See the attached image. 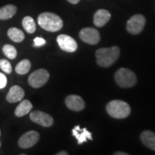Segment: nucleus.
Here are the masks:
<instances>
[{
	"instance_id": "nucleus-16",
	"label": "nucleus",
	"mask_w": 155,
	"mask_h": 155,
	"mask_svg": "<svg viewBox=\"0 0 155 155\" xmlns=\"http://www.w3.org/2000/svg\"><path fill=\"white\" fill-rule=\"evenodd\" d=\"M32 109V104L28 100H23L15 108V114L17 117H22L30 113Z\"/></svg>"
},
{
	"instance_id": "nucleus-27",
	"label": "nucleus",
	"mask_w": 155,
	"mask_h": 155,
	"mask_svg": "<svg viewBox=\"0 0 155 155\" xmlns=\"http://www.w3.org/2000/svg\"><path fill=\"white\" fill-rule=\"evenodd\" d=\"M56 154L57 155H68V153L67 152H65V151H61V152H58Z\"/></svg>"
},
{
	"instance_id": "nucleus-20",
	"label": "nucleus",
	"mask_w": 155,
	"mask_h": 155,
	"mask_svg": "<svg viewBox=\"0 0 155 155\" xmlns=\"http://www.w3.org/2000/svg\"><path fill=\"white\" fill-rule=\"evenodd\" d=\"M22 26L28 33L32 34L36 30V25L35 20L30 16L24 17L22 19Z\"/></svg>"
},
{
	"instance_id": "nucleus-15",
	"label": "nucleus",
	"mask_w": 155,
	"mask_h": 155,
	"mask_svg": "<svg viewBox=\"0 0 155 155\" xmlns=\"http://www.w3.org/2000/svg\"><path fill=\"white\" fill-rule=\"evenodd\" d=\"M140 138L145 146L155 151V133L149 130L144 131L141 134Z\"/></svg>"
},
{
	"instance_id": "nucleus-6",
	"label": "nucleus",
	"mask_w": 155,
	"mask_h": 155,
	"mask_svg": "<svg viewBox=\"0 0 155 155\" xmlns=\"http://www.w3.org/2000/svg\"><path fill=\"white\" fill-rule=\"evenodd\" d=\"M145 24H146V19L142 15H135L128 20L127 30L129 33L138 35L144 30Z\"/></svg>"
},
{
	"instance_id": "nucleus-9",
	"label": "nucleus",
	"mask_w": 155,
	"mask_h": 155,
	"mask_svg": "<svg viewBox=\"0 0 155 155\" xmlns=\"http://www.w3.org/2000/svg\"><path fill=\"white\" fill-rule=\"evenodd\" d=\"M30 119L34 123L42 126L43 127H50L54 123L53 118L49 114L40 111H35L31 112Z\"/></svg>"
},
{
	"instance_id": "nucleus-14",
	"label": "nucleus",
	"mask_w": 155,
	"mask_h": 155,
	"mask_svg": "<svg viewBox=\"0 0 155 155\" xmlns=\"http://www.w3.org/2000/svg\"><path fill=\"white\" fill-rule=\"evenodd\" d=\"M111 19V14L106 9H99L95 13L94 17V22L95 26L101 28L107 23Z\"/></svg>"
},
{
	"instance_id": "nucleus-4",
	"label": "nucleus",
	"mask_w": 155,
	"mask_h": 155,
	"mask_svg": "<svg viewBox=\"0 0 155 155\" xmlns=\"http://www.w3.org/2000/svg\"><path fill=\"white\" fill-rule=\"evenodd\" d=\"M115 81L120 87L124 88H131L137 82L135 73L128 68H121L115 73Z\"/></svg>"
},
{
	"instance_id": "nucleus-24",
	"label": "nucleus",
	"mask_w": 155,
	"mask_h": 155,
	"mask_svg": "<svg viewBox=\"0 0 155 155\" xmlns=\"http://www.w3.org/2000/svg\"><path fill=\"white\" fill-rule=\"evenodd\" d=\"M7 83V78L4 73L0 72V89H2L6 87Z\"/></svg>"
},
{
	"instance_id": "nucleus-21",
	"label": "nucleus",
	"mask_w": 155,
	"mask_h": 155,
	"mask_svg": "<svg viewBox=\"0 0 155 155\" xmlns=\"http://www.w3.org/2000/svg\"><path fill=\"white\" fill-rule=\"evenodd\" d=\"M2 50L4 54H5L9 59L13 60L17 57V51L16 48H15L13 45H12L7 44L5 45H4Z\"/></svg>"
},
{
	"instance_id": "nucleus-18",
	"label": "nucleus",
	"mask_w": 155,
	"mask_h": 155,
	"mask_svg": "<svg viewBox=\"0 0 155 155\" xmlns=\"http://www.w3.org/2000/svg\"><path fill=\"white\" fill-rule=\"evenodd\" d=\"M7 35L15 42H21L25 40L24 32L17 28H9L7 31Z\"/></svg>"
},
{
	"instance_id": "nucleus-11",
	"label": "nucleus",
	"mask_w": 155,
	"mask_h": 155,
	"mask_svg": "<svg viewBox=\"0 0 155 155\" xmlns=\"http://www.w3.org/2000/svg\"><path fill=\"white\" fill-rule=\"evenodd\" d=\"M67 107L71 111H80L84 109L86 104L81 96L77 95H70L65 100Z\"/></svg>"
},
{
	"instance_id": "nucleus-26",
	"label": "nucleus",
	"mask_w": 155,
	"mask_h": 155,
	"mask_svg": "<svg viewBox=\"0 0 155 155\" xmlns=\"http://www.w3.org/2000/svg\"><path fill=\"white\" fill-rule=\"evenodd\" d=\"M81 0H68V2H69L71 4H73V5H76L80 2Z\"/></svg>"
},
{
	"instance_id": "nucleus-25",
	"label": "nucleus",
	"mask_w": 155,
	"mask_h": 155,
	"mask_svg": "<svg viewBox=\"0 0 155 155\" xmlns=\"http://www.w3.org/2000/svg\"><path fill=\"white\" fill-rule=\"evenodd\" d=\"M114 155H129L128 153L124 152H116L114 154Z\"/></svg>"
},
{
	"instance_id": "nucleus-3",
	"label": "nucleus",
	"mask_w": 155,
	"mask_h": 155,
	"mask_svg": "<svg viewBox=\"0 0 155 155\" xmlns=\"http://www.w3.org/2000/svg\"><path fill=\"white\" fill-rule=\"evenodd\" d=\"M106 111L111 117L115 119H125L130 115L131 108L124 101L114 100L107 104Z\"/></svg>"
},
{
	"instance_id": "nucleus-10",
	"label": "nucleus",
	"mask_w": 155,
	"mask_h": 155,
	"mask_svg": "<svg viewBox=\"0 0 155 155\" xmlns=\"http://www.w3.org/2000/svg\"><path fill=\"white\" fill-rule=\"evenodd\" d=\"M57 42L61 49L68 53H73L76 51L78 48L76 41L67 35H60L58 36Z\"/></svg>"
},
{
	"instance_id": "nucleus-5",
	"label": "nucleus",
	"mask_w": 155,
	"mask_h": 155,
	"mask_svg": "<svg viewBox=\"0 0 155 155\" xmlns=\"http://www.w3.org/2000/svg\"><path fill=\"white\" fill-rule=\"evenodd\" d=\"M50 74L45 69H38L30 74L28 83L32 88H38L45 85L49 80Z\"/></svg>"
},
{
	"instance_id": "nucleus-12",
	"label": "nucleus",
	"mask_w": 155,
	"mask_h": 155,
	"mask_svg": "<svg viewBox=\"0 0 155 155\" xmlns=\"http://www.w3.org/2000/svg\"><path fill=\"white\" fill-rule=\"evenodd\" d=\"M72 134L73 137H75V139H77L78 144H81L83 142H86L88 139H90V140L93 139L92 134L88 130H87L86 128L81 129L80 126H75L72 130Z\"/></svg>"
},
{
	"instance_id": "nucleus-22",
	"label": "nucleus",
	"mask_w": 155,
	"mask_h": 155,
	"mask_svg": "<svg viewBox=\"0 0 155 155\" xmlns=\"http://www.w3.org/2000/svg\"><path fill=\"white\" fill-rule=\"evenodd\" d=\"M0 68L7 74H10L12 71V67L11 63L6 59L0 60Z\"/></svg>"
},
{
	"instance_id": "nucleus-17",
	"label": "nucleus",
	"mask_w": 155,
	"mask_h": 155,
	"mask_svg": "<svg viewBox=\"0 0 155 155\" xmlns=\"http://www.w3.org/2000/svg\"><path fill=\"white\" fill-rule=\"evenodd\" d=\"M17 10V7L14 5H7L0 8V19L6 20L15 16Z\"/></svg>"
},
{
	"instance_id": "nucleus-13",
	"label": "nucleus",
	"mask_w": 155,
	"mask_h": 155,
	"mask_svg": "<svg viewBox=\"0 0 155 155\" xmlns=\"http://www.w3.org/2000/svg\"><path fill=\"white\" fill-rule=\"evenodd\" d=\"M24 97L25 91L20 86L15 85V86H12L9 89L6 98L9 103H16L19 101H22Z\"/></svg>"
},
{
	"instance_id": "nucleus-8",
	"label": "nucleus",
	"mask_w": 155,
	"mask_h": 155,
	"mask_svg": "<svg viewBox=\"0 0 155 155\" xmlns=\"http://www.w3.org/2000/svg\"><path fill=\"white\" fill-rule=\"evenodd\" d=\"M79 37L82 41L90 45L98 44L101 40L99 32L92 28L82 29L79 32Z\"/></svg>"
},
{
	"instance_id": "nucleus-23",
	"label": "nucleus",
	"mask_w": 155,
	"mask_h": 155,
	"mask_svg": "<svg viewBox=\"0 0 155 155\" xmlns=\"http://www.w3.org/2000/svg\"><path fill=\"white\" fill-rule=\"evenodd\" d=\"M45 43V40L42 38L37 37V38L34 39V46H35V47H41V46L44 45Z\"/></svg>"
},
{
	"instance_id": "nucleus-1",
	"label": "nucleus",
	"mask_w": 155,
	"mask_h": 155,
	"mask_svg": "<svg viewBox=\"0 0 155 155\" xmlns=\"http://www.w3.org/2000/svg\"><path fill=\"white\" fill-rule=\"evenodd\" d=\"M120 55V49L117 46L102 48L96 52L97 64L101 67L108 68L117 61Z\"/></svg>"
},
{
	"instance_id": "nucleus-29",
	"label": "nucleus",
	"mask_w": 155,
	"mask_h": 155,
	"mask_svg": "<svg viewBox=\"0 0 155 155\" xmlns=\"http://www.w3.org/2000/svg\"><path fill=\"white\" fill-rule=\"evenodd\" d=\"M0 136H1V130H0Z\"/></svg>"
},
{
	"instance_id": "nucleus-28",
	"label": "nucleus",
	"mask_w": 155,
	"mask_h": 155,
	"mask_svg": "<svg viewBox=\"0 0 155 155\" xmlns=\"http://www.w3.org/2000/svg\"><path fill=\"white\" fill-rule=\"evenodd\" d=\"M1 144H1V141H0V147H1Z\"/></svg>"
},
{
	"instance_id": "nucleus-7",
	"label": "nucleus",
	"mask_w": 155,
	"mask_h": 155,
	"mask_svg": "<svg viewBox=\"0 0 155 155\" xmlns=\"http://www.w3.org/2000/svg\"><path fill=\"white\" fill-rule=\"evenodd\" d=\"M40 139V134L36 131L25 133L18 140V145L22 149H28L35 146Z\"/></svg>"
},
{
	"instance_id": "nucleus-19",
	"label": "nucleus",
	"mask_w": 155,
	"mask_h": 155,
	"mask_svg": "<svg viewBox=\"0 0 155 155\" xmlns=\"http://www.w3.org/2000/svg\"><path fill=\"white\" fill-rule=\"evenodd\" d=\"M31 68V63L28 59H24L19 62L15 66V72L19 75L27 74Z\"/></svg>"
},
{
	"instance_id": "nucleus-2",
	"label": "nucleus",
	"mask_w": 155,
	"mask_h": 155,
	"mask_svg": "<svg viewBox=\"0 0 155 155\" xmlns=\"http://www.w3.org/2000/svg\"><path fill=\"white\" fill-rule=\"evenodd\" d=\"M38 24L42 29L48 32H57L63 28V19L58 15L52 12H43L39 15Z\"/></svg>"
}]
</instances>
